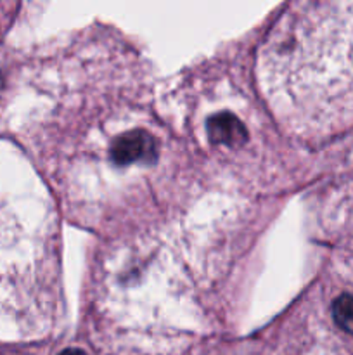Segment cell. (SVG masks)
<instances>
[{"label":"cell","mask_w":353,"mask_h":355,"mask_svg":"<svg viewBox=\"0 0 353 355\" xmlns=\"http://www.w3.org/2000/svg\"><path fill=\"white\" fill-rule=\"evenodd\" d=\"M332 318H334L336 324L343 329V331L353 335V297L345 293L339 295L332 304Z\"/></svg>","instance_id":"3"},{"label":"cell","mask_w":353,"mask_h":355,"mask_svg":"<svg viewBox=\"0 0 353 355\" xmlns=\"http://www.w3.org/2000/svg\"><path fill=\"white\" fill-rule=\"evenodd\" d=\"M208 137L215 144L239 148L248 139L244 125L230 113H218L208 120Z\"/></svg>","instance_id":"2"},{"label":"cell","mask_w":353,"mask_h":355,"mask_svg":"<svg viewBox=\"0 0 353 355\" xmlns=\"http://www.w3.org/2000/svg\"><path fill=\"white\" fill-rule=\"evenodd\" d=\"M59 355H85V352H82V350H78V349H68Z\"/></svg>","instance_id":"4"},{"label":"cell","mask_w":353,"mask_h":355,"mask_svg":"<svg viewBox=\"0 0 353 355\" xmlns=\"http://www.w3.org/2000/svg\"><path fill=\"white\" fill-rule=\"evenodd\" d=\"M156 141L145 130H130L118 137L111 148V156L118 165L151 162L156 158Z\"/></svg>","instance_id":"1"}]
</instances>
